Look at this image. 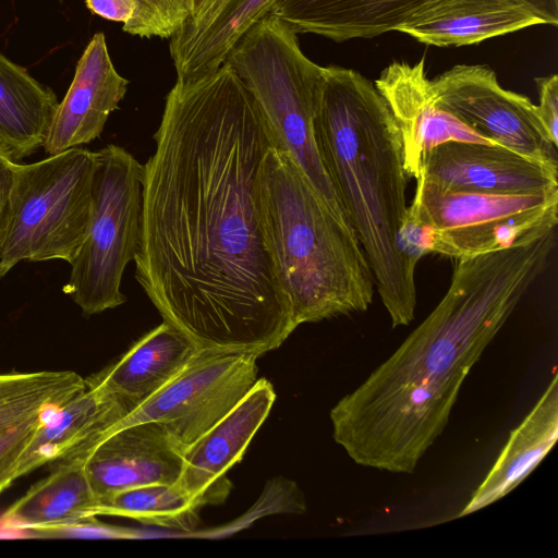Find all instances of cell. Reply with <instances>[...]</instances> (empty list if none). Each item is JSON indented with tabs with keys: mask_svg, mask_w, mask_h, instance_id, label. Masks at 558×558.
<instances>
[{
	"mask_svg": "<svg viewBox=\"0 0 558 558\" xmlns=\"http://www.w3.org/2000/svg\"><path fill=\"white\" fill-rule=\"evenodd\" d=\"M143 165L135 279L199 352L257 357L295 330L267 245L259 170L271 133L223 63L175 81Z\"/></svg>",
	"mask_w": 558,
	"mask_h": 558,
	"instance_id": "cell-1",
	"label": "cell"
},
{
	"mask_svg": "<svg viewBox=\"0 0 558 558\" xmlns=\"http://www.w3.org/2000/svg\"><path fill=\"white\" fill-rule=\"evenodd\" d=\"M555 232L458 259L450 286L401 345L330 410L332 437L359 465L411 474L445 430L460 389L544 271Z\"/></svg>",
	"mask_w": 558,
	"mask_h": 558,
	"instance_id": "cell-2",
	"label": "cell"
},
{
	"mask_svg": "<svg viewBox=\"0 0 558 558\" xmlns=\"http://www.w3.org/2000/svg\"><path fill=\"white\" fill-rule=\"evenodd\" d=\"M314 134L324 167L372 269L392 328L414 319L415 266L398 248L408 175L398 128L361 73L323 66Z\"/></svg>",
	"mask_w": 558,
	"mask_h": 558,
	"instance_id": "cell-3",
	"label": "cell"
},
{
	"mask_svg": "<svg viewBox=\"0 0 558 558\" xmlns=\"http://www.w3.org/2000/svg\"><path fill=\"white\" fill-rule=\"evenodd\" d=\"M265 239L295 327L365 312L375 280L350 223L320 199L276 145L259 170Z\"/></svg>",
	"mask_w": 558,
	"mask_h": 558,
	"instance_id": "cell-4",
	"label": "cell"
},
{
	"mask_svg": "<svg viewBox=\"0 0 558 558\" xmlns=\"http://www.w3.org/2000/svg\"><path fill=\"white\" fill-rule=\"evenodd\" d=\"M296 35L267 14L242 35L225 62L253 96L275 145L294 161L332 214L349 223L314 134L323 66L303 53Z\"/></svg>",
	"mask_w": 558,
	"mask_h": 558,
	"instance_id": "cell-5",
	"label": "cell"
},
{
	"mask_svg": "<svg viewBox=\"0 0 558 558\" xmlns=\"http://www.w3.org/2000/svg\"><path fill=\"white\" fill-rule=\"evenodd\" d=\"M96 151L74 147L15 163L0 279L22 260L70 263L89 225Z\"/></svg>",
	"mask_w": 558,
	"mask_h": 558,
	"instance_id": "cell-6",
	"label": "cell"
},
{
	"mask_svg": "<svg viewBox=\"0 0 558 558\" xmlns=\"http://www.w3.org/2000/svg\"><path fill=\"white\" fill-rule=\"evenodd\" d=\"M142 177L143 165L125 148L96 151L90 220L63 287L85 316L126 301L121 282L140 246Z\"/></svg>",
	"mask_w": 558,
	"mask_h": 558,
	"instance_id": "cell-7",
	"label": "cell"
},
{
	"mask_svg": "<svg viewBox=\"0 0 558 558\" xmlns=\"http://www.w3.org/2000/svg\"><path fill=\"white\" fill-rule=\"evenodd\" d=\"M414 196L428 228L429 254L456 259L529 244L558 223V190L538 194L451 191L420 175Z\"/></svg>",
	"mask_w": 558,
	"mask_h": 558,
	"instance_id": "cell-8",
	"label": "cell"
},
{
	"mask_svg": "<svg viewBox=\"0 0 558 558\" xmlns=\"http://www.w3.org/2000/svg\"><path fill=\"white\" fill-rule=\"evenodd\" d=\"M256 362L253 354L199 352L169 384L135 405L106 434L155 422L163 425L185 451L253 388L258 379Z\"/></svg>",
	"mask_w": 558,
	"mask_h": 558,
	"instance_id": "cell-9",
	"label": "cell"
},
{
	"mask_svg": "<svg viewBox=\"0 0 558 558\" xmlns=\"http://www.w3.org/2000/svg\"><path fill=\"white\" fill-rule=\"evenodd\" d=\"M430 81L438 105L472 131L533 160L558 166L556 146L547 140L535 105L504 88L489 66L459 64Z\"/></svg>",
	"mask_w": 558,
	"mask_h": 558,
	"instance_id": "cell-10",
	"label": "cell"
},
{
	"mask_svg": "<svg viewBox=\"0 0 558 558\" xmlns=\"http://www.w3.org/2000/svg\"><path fill=\"white\" fill-rule=\"evenodd\" d=\"M424 180L445 190L490 194H538L558 190V166L500 145L449 141L427 154Z\"/></svg>",
	"mask_w": 558,
	"mask_h": 558,
	"instance_id": "cell-11",
	"label": "cell"
},
{
	"mask_svg": "<svg viewBox=\"0 0 558 558\" xmlns=\"http://www.w3.org/2000/svg\"><path fill=\"white\" fill-rule=\"evenodd\" d=\"M184 450L168 429L155 422L128 425L102 436L81 457L99 500L149 484H175Z\"/></svg>",
	"mask_w": 558,
	"mask_h": 558,
	"instance_id": "cell-12",
	"label": "cell"
},
{
	"mask_svg": "<svg viewBox=\"0 0 558 558\" xmlns=\"http://www.w3.org/2000/svg\"><path fill=\"white\" fill-rule=\"evenodd\" d=\"M399 131L408 178L417 179L430 149L449 142L496 145L442 109L427 77L424 59L416 64L393 62L375 81Z\"/></svg>",
	"mask_w": 558,
	"mask_h": 558,
	"instance_id": "cell-13",
	"label": "cell"
},
{
	"mask_svg": "<svg viewBox=\"0 0 558 558\" xmlns=\"http://www.w3.org/2000/svg\"><path fill=\"white\" fill-rule=\"evenodd\" d=\"M275 400L272 385L258 378L223 418L184 451L175 485L199 507L221 502L230 489L227 471L242 459Z\"/></svg>",
	"mask_w": 558,
	"mask_h": 558,
	"instance_id": "cell-14",
	"label": "cell"
},
{
	"mask_svg": "<svg viewBox=\"0 0 558 558\" xmlns=\"http://www.w3.org/2000/svg\"><path fill=\"white\" fill-rule=\"evenodd\" d=\"M128 85L129 81L113 65L105 35L95 34L53 114L43 145L45 151L59 154L99 137L109 116L124 98Z\"/></svg>",
	"mask_w": 558,
	"mask_h": 558,
	"instance_id": "cell-15",
	"label": "cell"
},
{
	"mask_svg": "<svg viewBox=\"0 0 558 558\" xmlns=\"http://www.w3.org/2000/svg\"><path fill=\"white\" fill-rule=\"evenodd\" d=\"M130 411L114 395L86 386L68 402L41 415L22 454L19 478L45 464L82 454Z\"/></svg>",
	"mask_w": 558,
	"mask_h": 558,
	"instance_id": "cell-16",
	"label": "cell"
},
{
	"mask_svg": "<svg viewBox=\"0 0 558 558\" xmlns=\"http://www.w3.org/2000/svg\"><path fill=\"white\" fill-rule=\"evenodd\" d=\"M543 24L522 0H439L397 31L425 45L460 47Z\"/></svg>",
	"mask_w": 558,
	"mask_h": 558,
	"instance_id": "cell-17",
	"label": "cell"
},
{
	"mask_svg": "<svg viewBox=\"0 0 558 558\" xmlns=\"http://www.w3.org/2000/svg\"><path fill=\"white\" fill-rule=\"evenodd\" d=\"M439 0H277L269 14L295 34H315L337 43L397 31Z\"/></svg>",
	"mask_w": 558,
	"mask_h": 558,
	"instance_id": "cell-18",
	"label": "cell"
},
{
	"mask_svg": "<svg viewBox=\"0 0 558 558\" xmlns=\"http://www.w3.org/2000/svg\"><path fill=\"white\" fill-rule=\"evenodd\" d=\"M198 353L184 335L162 322L85 383L114 395L132 410L169 384Z\"/></svg>",
	"mask_w": 558,
	"mask_h": 558,
	"instance_id": "cell-19",
	"label": "cell"
},
{
	"mask_svg": "<svg viewBox=\"0 0 558 558\" xmlns=\"http://www.w3.org/2000/svg\"><path fill=\"white\" fill-rule=\"evenodd\" d=\"M276 1L217 0L199 21L185 23L169 44L177 81L196 80L220 68L234 44Z\"/></svg>",
	"mask_w": 558,
	"mask_h": 558,
	"instance_id": "cell-20",
	"label": "cell"
},
{
	"mask_svg": "<svg viewBox=\"0 0 558 558\" xmlns=\"http://www.w3.org/2000/svg\"><path fill=\"white\" fill-rule=\"evenodd\" d=\"M558 438V375L509 436L483 482L459 517L471 514L505 497L515 488L550 451Z\"/></svg>",
	"mask_w": 558,
	"mask_h": 558,
	"instance_id": "cell-21",
	"label": "cell"
},
{
	"mask_svg": "<svg viewBox=\"0 0 558 558\" xmlns=\"http://www.w3.org/2000/svg\"><path fill=\"white\" fill-rule=\"evenodd\" d=\"M100 500L95 495L81 457L53 462L50 473L13 502L1 526L24 531L96 518Z\"/></svg>",
	"mask_w": 558,
	"mask_h": 558,
	"instance_id": "cell-22",
	"label": "cell"
},
{
	"mask_svg": "<svg viewBox=\"0 0 558 558\" xmlns=\"http://www.w3.org/2000/svg\"><path fill=\"white\" fill-rule=\"evenodd\" d=\"M56 94L0 52V155L16 162L43 147Z\"/></svg>",
	"mask_w": 558,
	"mask_h": 558,
	"instance_id": "cell-23",
	"label": "cell"
},
{
	"mask_svg": "<svg viewBox=\"0 0 558 558\" xmlns=\"http://www.w3.org/2000/svg\"><path fill=\"white\" fill-rule=\"evenodd\" d=\"M86 389L72 371L0 373V432L62 405Z\"/></svg>",
	"mask_w": 558,
	"mask_h": 558,
	"instance_id": "cell-24",
	"label": "cell"
},
{
	"mask_svg": "<svg viewBox=\"0 0 558 558\" xmlns=\"http://www.w3.org/2000/svg\"><path fill=\"white\" fill-rule=\"evenodd\" d=\"M201 508L175 484H149L117 492L100 500L98 515L129 518L148 525L191 530Z\"/></svg>",
	"mask_w": 558,
	"mask_h": 558,
	"instance_id": "cell-25",
	"label": "cell"
},
{
	"mask_svg": "<svg viewBox=\"0 0 558 558\" xmlns=\"http://www.w3.org/2000/svg\"><path fill=\"white\" fill-rule=\"evenodd\" d=\"M132 17L123 31L142 38H171L190 20L192 0H133Z\"/></svg>",
	"mask_w": 558,
	"mask_h": 558,
	"instance_id": "cell-26",
	"label": "cell"
},
{
	"mask_svg": "<svg viewBox=\"0 0 558 558\" xmlns=\"http://www.w3.org/2000/svg\"><path fill=\"white\" fill-rule=\"evenodd\" d=\"M41 415L0 432V494L19 478L17 470L22 454L33 437Z\"/></svg>",
	"mask_w": 558,
	"mask_h": 558,
	"instance_id": "cell-27",
	"label": "cell"
},
{
	"mask_svg": "<svg viewBox=\"0 0 558 558\" xmlns=\"http://www.w3.org/2000/svg\"><path fill=\"white\" fill-rule=\"evenodd\" d=\"M539 104L535 105L537 119L547 140L558 144V76L556 74L536 77Z\"/></svg>",
	"mask_w": 558,
	"mask_h": 558,
	"instance_id": "cell-28",
	"label": "cell"
},
{
	"mask_svg": "<svg viewBox=\"0 0 558 558\" xmlns=\"http://www.w3.org/2000/svg\"><path fill=\"white\" fill-rule=\"evenodd\" d=\"M87 8L95 14L114 22H128L134 12L133 0H85Z\"/></svg>",
	"mask_w": 558,
	"mask_h": 558,
	"instance_id": "cell-29",
	"label": "cell"
},
{
	"mask_svg": "<svg viewBox=\"0 0 558 558\" xmlns=\"http://www.w3.org/2000/svg\"><path fill=\"white\" fill-rule=\"evenodd\" d=\"M15 163L16 162L0 155V246L9 216Z\"/></svg>",
	"mask_w": 558,
	"mask_h": 558,
	"instance_id": "cell-30",
	"label": "cell"
},
{
	"mask_svg": "<svg viewBox=\"0 0 558 558\" xmlns=\"http://www.w3.org/2000/svg\"><path fill=\"white\" fill-rule=\"evenodd\" d=\"M545 22L556 26L558 23V0H522Z\"/></svg>",
	"mask_w": 558,
	"mask_h": 558,
	"instance_id": "cell-31",
	"label": "cell"
},
{
	"mask_svg": "<svg viewBox=\"0 0 558 558\" xmlns=\"http://www.w3.org/2000/svg\"><path fill=\"white\" fill-rule=\"evenodd\" d=\"M217 0H192V13L186 23L199 21Z\"/></svg>",
	"mask_w": 558,
	"mask_h": 558,
	"instance_id": "cell-32",
	"label": "cell"
}]
</instances>
